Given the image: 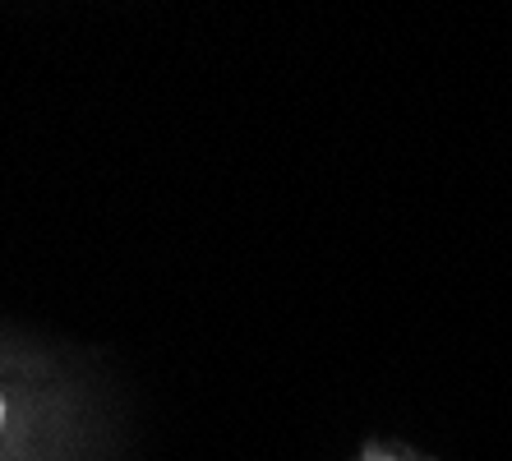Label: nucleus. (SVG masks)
Masks as SVG:
<instances>
[{"mask_svg": "<svg viewBox=\"0 0 512 461\" xmlns=\"http://www.w3.org/2000/svg\"><path fill=\"white\" fill-rule=\"evenodd\" d=\"M0 420H5V402H0Z\"/></svg>", "mask_w": 512, "mask_h": 461, "instance_id": "f257e3e1", "label": "nucleus"}]
</instances>
